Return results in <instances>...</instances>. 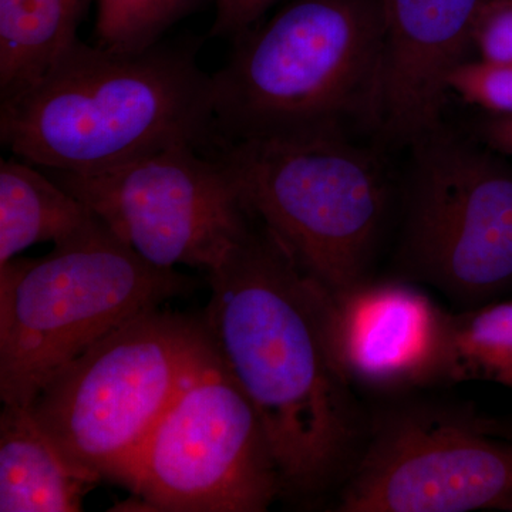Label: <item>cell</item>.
Segmentation results:
<instances>
[{"instance_id": "cell-1", "label": "cell", "mask_w": 512, "mask_h": 512, "mask_svg": "<svg viewBox=\"0 0 512 512\" xmlns=\"http://www.w3.org/2000/svg\"><path fill=\"white\" fill-rule=\"evenodd\" d=\"M207 274L202 323L261 417L282 497L315 501L342 487L370 416L340 360L333 296L256 218Z\"/></svg>"}, {"instance_id": "cell-2", "label": "cell", "mask_w": 512, "mask_h": 512, "mask_svg": "<svg viewBox=\"0 0 512 512\" xmlns=\"http://www.w3.org/2000/svg\"><path fill=\"white\" fill-rule=\"evenodd\" d=\"M0 140L13 157L90 173L161 148L215 140L212 79L197 46L111 52L82 40L28 89L2 100Z\"/></svg>"}, {"instance_id": "cell-3", "label": "cell", "mask_w": 512, "mask_h": 512, "mask_svg": "<svg viewBox=\"0 0 512 512\" xmlns=\"http://www.w3.org/2000/svg\"><path fill=\"white\" fill-rule=\"evenodd\" d=\"M382 0H293L235 39L212 74L215 140L372 127Z\"/></svg>"}, {"instance_id": "cell-4", "label": "cell", "mask_w": 512, "mask_h": 512, "mask_svg": "<svg viewBox=\"0 0 512 512\" xmlns=\"http://www.w3.org/2000/svg\"><path fill=\"white\" fill-rule=\"evenodd\" d=\"M198 282L148 262L93 215L49 255L0 266V399L30 407L57 370Z\"/></svg>"}, {"instance_id": "cell-5", "label": "cell", "mask_w": 512, "mask_h": 512, "mask_svg": "<svg viewBox=\"0 0 512 512\" xmlns=\"http://www.w3.org/2000/svg\"><path fill=\"white\" fill-rule=\"evenodd\" d=\"M244 200L332 296L369 281L389 184L375 154L343 128L215 140Z\"/></svg>"}, {"instance_id": "cell-6", "label": "cell", "mask_w": 512, "mask_h": 512, "mask_svg": "<svg viewBox=\"0 0 512 512\" xmlns=\"http://www.w3.org/2000/svg\"><path fill=\"white\" fill-rule=\"evenodd\" d=\"M208 346L201 316L148 309L57 370L30 412L74 467L114 481Z\"/></svg>"}, {"instance_id": "cell-7", "label": "cell", "mask_w": 512, "mask_h": 512, "mask_svg": "<svg viewBox=\"0 0 512 512\" xmlns=\"http://www.w3.org/2000/svg\"><path fill=\"white\" fill-rule=\"evenodd\" d=\"M114 483L138 511L262 512L282 497L261 417L211 340Z\"/></svg>"}, {"instance_id": "cell-8", "label": "cell", "mask_w": 512, "mask_h": 512, "mask_svg": "<svg viewBox=\"0 0 512 512\" xmlns=\"http://www.w3.org/2000/svg\"><path fill=\"white\" fill-rule=\"evenodd\" d=\"M400 264L461 308L512 288V170L439 127L413 144Z\"/></svg>"}, {"instance_id": "cell-9", "label": "cell", "mask_w": 512, "mask_h": 512, "mask_svg": "<svg viewBox=\"0 0 512 512\" xmlns=\"http://www.w3.org/2000/svg\"><path fill=\"white\" fill-rule=\"evenodd\" d=\"M512 512V441L473 409L429 402L370 414L339 512Z\"/></svg>"}, {"instance_id": "cell-10", "label": "cell", "mask_w": 512, "mask_h": 512, "mask_svg": "<svg viewBox=\"0 0 512 512\" xmlns=\"http://www.w3.org/2000/svg\"><path fill=\"white\" fill-rule=\"evenodd\" d=\"M47 173L160 268L210 271L255 220L227 165L188 144L90 173Z\"/></svg>"}, {"instance_id": "cell-11", "label": "cell", "mask_w": 512, "mask_h": 512, "mask_svg": "<svg viewBox=\"0 0 512 512\" xmlns=\"http://www.w3.org/2000/svg\"><path fill=\"white\" fill-rule=\"evenodd\" d=\"M487 0H382V62L372 128L413 144L441 127L448 77L467 62Z\"/></svg>"}, {"instance_id": "cell-12", "label": "cell", "mask_w": 512, "mask_h": 512, "mask_svg": "<svg viewBox=\"0 0 512 512\" xmlns=\"http://www.w3.org/2000/svg\"><path fill=\"white\" fill-rule=\"evenodd\" d=\"M336 346L355 384L402 392L440 382L448 313L403 282L356 286L333 296Z\"/></svg>"}, {"instance_id": "cell-13", "label": "cell", "mask_w": 512, "mask_h": 512, "mask_svg": "<svg viewBox=\"0 0 512 512\" xmlns=\"http://www.w3.org/2000/svg\"><path fill=\"white\" fill-rule=\"evenodd\" d=\"M97 481L73 466L29 407L0 413V512H77Z\"/></svg>"}, {"instance_id": "cell-14", "label": "cell", "mask_w": 512, "mask_h": 512, "mask_svg": "<svg viewBox=\"0 0 512 512\" xmlns=\"http://www.w3.org/2000/svg\"><path fill=\"white\" fill-rule=\"evenodd\" d=\"M90 0H0V99L45 76L79 42Z\"/></svg>"}, {"instance_id": "cell-15", "label": "cell", "mask_w": 512, "mask_h": 512, "mask_svg": "<svg viewBox=\"0 0 512 512\" xmlns=\"http://www.w3.org/2000/svg\"><path fill=\"white\" fill-rule=\"evenodd\" d=\"M93 215L40 167L16 157L0 161V266L33 245L70 237Z\"/></svg>"}, {"instance_id": "cell-16", "label": "cell", "mask_w": 512, "mask_h": 512, "mask_svg": "<svg viewBox=\"0 0 512 512\" xmlns=\"http://www.w3.org/2000/svg\"><path fill=\"white\" fill-rule=\"evenodd\" d=\"M441 380L512 387V301L448 315Z\"/></svg>"}, {"instance_id": "cell-17", "label": "cell", "mask_w": 512, "mask_h": 512, "mask_svg": "<svg viewBox=\"0 0 512 512\" xmlns=\"http://www.w3.org/2000/svg\"><path fill=\"white\" fill-rule=\"evenodd\" d=\"M201 0H97V46L111 52H143Z\"/></svg>"}, {"instance_id": "cell-18", "label": "cell", "mask_w": 512, "mask_h": 512, "mask_svg": "<svg viewBox=\"0 0 512 512\" xmlns=\"http://www.w3.org/2000/svg\"><path fill=\"white\" fill-rule=\"evenodd\" d=\"M448 92L497 116H512V63L467 60L448 77Z\"/></svg>"}, {"instance_id": "cell-19", "label": "cell", "mask_w": 512, "mask_h": 512, "mask_svg": "<svg viewBox=\"0 0 512 512\" xmlns=\"http://www.w3.org/2000/svg\"><path fill=\"white\" fill-rule=\"evenodd\" d=\"M473 49L481 60L512 63V0H487L473 30Z\"/></svg>"}, {"instance_id": "cell-20", "label": "cell", "mask_w": 512, "mask_h": 512, "mask_svg": "<svg viewBox=\"0 0 512 512\" xmlns=\"http://www.w3.org/2000/svg\"><path fill=\"white\" fill-rule=\"evenodd\" d=\"M278 0H215L214 37H234L255 28L256 23Z\"/></svg>"}, {"instance_id": "cell-21", "label": "cell", "mask_w": 512, "mask_h": 512, "mask_svg": "<svg viewBox=\"0 0 512 512\" xmlns=\"http://www.w3.org/2000/svg\"><path fill=\"white\" fill-rule=\"evenodd\" d=\"M483 134L488 146L512 157V126L500 116L485 124Z\"/></svg>"}, {"instance_id": "cell-22", "label": "cell", "mask_w": 512, "mask_h": 512, "mask_svg": "<svg viewBox=\"0 0 512 512\" xmlns=\"http://www.w3.org/2000/svg\"><path fill=\"white\" fill-rule=\"evenodd\" d=\"M487 427L497 436L503 437L505 440L512 441V416L508 419H490L485 417Z\"/></svg>"}, {"instance_id": "cell-23", "label": "cell", "mask_w": 512, "mask_h": 512, "mask_svg": "<svg viewBox=\"0 0 512 512\" xmlns=\"http://www.w3.org/2000/svg\"><path fill=\"white\" fill-rule=\"evenodd\" d=\"M501 119H503L505 121V123H508L510 124V126H512V116H500Z\"/></svg>"}]
</instances>
